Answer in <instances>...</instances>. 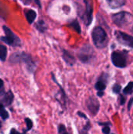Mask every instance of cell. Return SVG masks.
Listing matches in <instances>:
<instances>
[{
	"instance_id": "obj_14",
	"label": "cell",
	"mask_w": 133,
	"mask_h": 134,
	"mask_svg": "<svg viewBox=\"0 0 133 134\" xmlns=\"http://www.w3.org/2000/svg\"><path fill=\"white\" fill-rule=\"evenodd\" d=\"M7 55V49L6 46L3 45H0V60L2 61H5Z\"/></svg>"
},
{
	"instance_id": "obj_7",
	"label": "cell",
	"mask_w": 133,
	"mask_h": 134,
	"mask_svg": "<svg viewBox=\"0 0 133 134\" xmlns=\"http://www.w3.org/2000/svg\"><path fill=\"white\" fill-rule=\"evenodd\" d=\"M86 105H87V108H88L89 111L93 115H96L97 114V112L99 111V109H100V103H99V101L96 98H94V97H89V100H87Z\"/></svg>"
},
{
	"instance_id": "obj_15",
	"label": "cell",
	"mask_w": 133,
	"mask_h": 134,
	"mask_svg": "<svg viewBox=\"0 0 133 134\" xmlns=\"http://www.w3.org/2000/svg\"><path fill=\"white\" fill-rule=\"evenodd\" d=\"M123 93H124V94H125V95H129V94H132V93H133L132 82H129V83L127 85V86L123 90Z\"/></svg>"
},
{
	"instance_id": "obj_27",
	"label": "cell",
	"mask_w": 133,
	"mask_h": 134,
	"mask_svg": "<svg viewBox=\"0 0 133 134\" xmlns=\"http://www.w3.org/2000/svg\"><path fill=\"white\" fill-rule=\"evenodd\" d=\"M3 86V81L0 79V89Z\"/></svg>"
},
{
	"instance_id": "obj_21",
	"label": "cell",
	"mask_w": 133,
	"mask_h": 134,
	"mask_svg": "<svg viewBox=\"0 0 133 134\" xmlns=\"http://www.w3.org/2000/svg\"><path fill=\"white\" fill-rule=\"evenodd\" d=\"M102 132L105 134L110 133V132H111V129H110V127H109V126H107V125H106V126H104V127L103 128Z\"/></svg>"
},
{
	"instance_id": "obj_26",
	"label": "cell",
	"mask_w": 133,
	"mask_h": 134,
	"mask_svg": "<svg viewBox=\"0 0 133 134\" xmlns=\"http://www.w3.org/2000/svg\"><path fill=\"white\" fill-rule=\"evenodd\" d=\"M35 1V2H36V4L39 6V7H41V3H40V0H34Z\"/></svg>"
},
{
	"instance_id": "obj_20",
	"label": "cell",
	"mask_w": 133,
	"mask_h": 134,
	"mask_svg": "<svg viewBox=\"0 0 133 134\" xmlns=\"http://www.w3.org/2000/svg\"><path fill=\"white\" fill-rule=\"evenodd\" d=\"M58 133H67L66 131V128L63 125H60L59 128H58Z\"/></svg>"
},
{
	"instance_id": "obj_10",
	"label": "cell",
	"mask_w": 133,
	"mask_h": 134,
	"mask_svg": "<svg viewBox=\"0 0 133 134\" xmlns=\"http://www.w3.org/2000/svg\"><path fill=\"white\" fill-rule=\"evenodd\" d=\"M107 4L112 9H118L125 4V0H107Z\"/></svg>"
},
{
	"instance_id": "obj_2",
	"label": "cell",
	"mask_w": 133,
	"mask_h": 134,
	"mask_svg": "<svg viewBox=\"0 0 133 134\" xmlns=\"http://www.w3.org/2000/svg\"><path fill=\"white\" fill-rule=\"evenodd\" d=\"M112 20L117 26L128 28L133 24V16L128 12H119L112 16Z\"/></svg>"
},
{
	"instance_id": "obj_22",
	"label": "cell",
	"mask_w": 133,
	"mask_h": 134,
	"mask_svg": "<svg viewBox=\"0 0 133 134\" xmlns=\"http://www.w3.org/2000/svg\"><path fill=\"white\" fill-rule=\"evenodd\" d=\"M121 101H120V104H121V105H122V104H125V97H123V96H121Z\"/></svg>"
},
{
	"instance_id": "obj_12",
	"label": "cell",
	"mask_w": 133,
	"mask_h": 134,
	"mask_svg": "<svg viewBox=\"0 0 133 134\" xmlns=\"http://www.w3.org/2000/svg\"><path fill=\"white\" fill-rule=\"evenodd\" d=\"M36 13L34 10H28L26 13V18L29 24H32L36 18Z\"/></svg>"
},
{
	"instance_id": "obj_17",
	"label": "cell",
	"mask_w": 133,
	"mask_h": 134,
	"mask_svg": "<svg viewBox=\"0 0 133 134\" xmlns=\"http://www.w3.org/2000/svg\"><path fill=\"white\" fill-rule=\"evenodd\" d=\"M71 26L78 33L80 34L81 33V27H80V25L78 24V22L77 20H74L71 24Z\"/></svg>"
},
{
	"instance_id": "obj_9",
	"label": "cell",
	"mask_w": 133,
	"mask_h": 134,
	"mask_svg": "<svg viewBox=\"0 0 133 134\" xmlns=\"http://www.w3.org/2000/svg\"><path fill=\"white\" fill-rule=\"evenodd\" d=\"M13 100V95L11 91H9L5 93L0 94V101L1 104H4L5 105H9Z\"/></svg>"
},
{
	"instance_id": "obj_16",
	"label": "cell",
	"mask_w": 133,
	"mask_h": 134,
	"mask_svg": "<svg viewBox=\"0 0 133 134\" xmlns=\"http://www.w3.org/2000/svg\"><path fill=\"white\" fill-rule=\"evenodd\" d=\"M0 116L2 117V119H7L9 118V114L4 108V106L2 104L0 103Z\"/></svg>"
},
{
	"instance_id": "obj_18",
	"label": "cell",
	"mask_w": 133,
	"mask_h": 134,
	"mask_svg": "<svg viewBox=\"0 0 133 134\" xmlns=\"http://www.w3.org/2000/svg\"><path fill=\"white\" fill-rule=\"evenodd\" d=\"M121 89H122V87H121V86L118 85V84H115V85L113 86V91H114V93H119L120 91H121Z\"/></svg>"
},
{
	"instance_id": "obj_13",
	"label": "cell",
	"mask_w": 133,
	"mask_h": 134,
	"mask_svg": "<svg viewBox=\"0 0 133 134\" xmlns=\"http://www.w3.org/2000/svg\"><path fill=\"white\" fill-rule=\"evenodd\" d=\"M95 88L98 90V91H103L106 89V82L103 79H100L95 86Z\"/></svg>"
},
{
	"instance_id": "obj_11",
	"label": "cell",
	"mask_w": 133,
	"mask_h": 134,
	"mask_svg": "<svg viewBox=\"0 0 133 134\" xmlns=\"http://www.w3.org/2000/svg\"><path fill=\"white\" fill-rule=\"evenodd\" d=\"M63 59H64V60L68 64H70L71 66H72L74 64V62H75V60H74V58L72 57V55L71 54V53H69L67 51H66V50H63Z\"/></svg>"
},
{
	"instance_id": "obj_24",
	"label": "cell",
	"mask_w": 133,
	"mask_h": 134,
	"mask_svg": "<svg viewBox=\"0 0 133 134\" xmlns=\"http://www.w3.org/2000/svg\"><path fill=\"white\" fill-rule=\"evenodd\" d=\"M132 102H133V99H131V100H130V101H129V106H128V108H129V110H130V108H131V106H132Z\"/></svg>"
},
{
	"instance_id": "obj_3",
	"label": "cell",
	"mask_w": 133,
	"mask_h": 134,
	"mask_svg": "<svg viewBox=\"0 0 133 134\" xmlns=\"http://www.w3.org/2000/svg\"><path fill=\"white\" fill-rule=\"evenodd\" d=\"M113 64L117 68H125L127 65V53L122 51H115L111 54Z\"/></svg>"
},
{
	"instance_id": "obj_4",
	"label": "cell",
	"mask_w": 133,
	"mask_h": 134,
	"mask_svg": "<svg viewBox=\"0 0 133 134\" xmlns=\"http://www.w3.org/2000/svg\"><path fill=\"white\" fill-rule=\"evenodd\" d=\"M3 30H4L5 35L3 37H1V40L2 42H5L6 44L9 45V46L19 45V43H20L19 38L12 32V31L9 27H7L6 26H3Z\"/></svg>"
},
{
	"instance_id": "obj_8",
	"label": "cell",
	"mask_w": 133,
	"mask_h": 134,
	"mask_svg": "<svg viewBox=\"0 0 133 134\" xmlns=\"http://www.w3.org/2000/svg\"><path fill=\"white\" fill-rule=\"evenodd\" d=\"M85 22L89 25L92 20V0H85Z\"/></svg>"
},
{
	"instance_id": "obj_6",
	"label": "cell",
	"mask_w": 133,
	"mask_h": 134,
	"mask_svg": "<svg viewBox=\"0 0 133 134\" xmlns=\"http://www.w3.org/2000/svg\"><path fill=\"white\" fill-rule=\"evenodd\" d=\"M115 36L118 42L121 44L133 48V36L129 35L121 31H115Z\"/></svg>"
},
{
	"instance_id": "obj_19",
	"label": "cell",
	"mask_w": 133,
	"mask_h": 134,
	"mask_svg": "<svg viewBox=\"0 0 133 134\" xmlns=\"http://www.w3.org/2000/svg\"><path fill=\"white\" fill-rule=\"evenodd\" d=\"M25 122H26V124H27V130H30L32 126H33V123L31 122V120L30 119H25Z\"/></svg>"
},
{
	"instance_id": "obj_23",
	"label": "cell",
	"mask_w": 133,
	"mask_h": 134,
	"mask_svg": "<svg viewBox=\"0 0 133 134\" xmlns=\"http://www.w3.org/2000/svg\"><path fill=\"white\" fill-rule=\"evenodd\" d=\"M78 115L79 116H81V117H83V118H84V119H87V117H86V116L85 115V114H83V113H81V112H78Z\"/></svg>"
},
{
	"instance_id": "obj_1",
	"label": "cell",
	"mask_w": 133,
	"mask_h": 134,
	"mask_svg": "<svg viewBox=\"0 0 133 134\" xmlns=\"http://www.w3.org/2000/svg\"><path fill=\"white\" fill-rule=\"evenodd\" d=\"M92 38L94 45L99 48H105L108 43V38L106 31L100 27H96L92 32Z\"/></svg>"
},
{
	"instance_id": "obj_28",
	"label": "cell",
	"mask_w": 133,
	"mask_h": 134,
	"mask_svg": "<svg viewBox=\"0 0 133 134\" xmlns=\"http://www.w3.org/2000/svg\"><path fill=\"white\" fill-rule=\"evenodd\" d=\"M1 127H2V124H1V122H0V129H1Z\"/></svg>"
},
{
	"instance_id": "obj_25",
	"label": "cell",
	"mask_w": 133,
	"mask_h": 134,
	"mask_svg": "<svg viewBox=\"0 0 133 134\" xmlns=\"http://www.w3.org/2000/svg\"><path fill=\"white\" fill-rule=\"evenodd\" d=\"M97 95H98L99 97H102V96L103 95V91H98Z\"/></svg>"
},
{
	"instance_id": "obj_5",
	"label": "cell",
	"mask_w": 133,
	"mask_h": 134,
	"mask_svg": "<svg viewBox=\"0 0 133 134\" xmlns=\"http://www.w3.org/2000/svg\"><path fill=\"white\" fill-rule=\"evenodd\" d=\"M94 57V52L93 49L89 46H85L80 50L78 53V57L80 60L83 63H89Z\"/></svg>"
}]
</instances>
